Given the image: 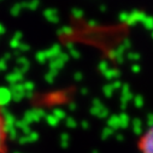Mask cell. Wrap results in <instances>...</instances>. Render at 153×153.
Segmentation results:
<instances>
[{
	"instance_id": "cell-2",
	"label": "cell",
	"mask_w": 153,
	"mask_h": 153,
	"mask_svg": "<svg viewBox=\"0 0 153 153\" xmlns=\"http://www.w3.org/2000/svg\"><path fill=\"white\" fill-rule=\"evenodd\" d=\"M136 146L139 153H153V124L139 136Z\"/></svg>"
},
{
	"instance_id": "cell-1",
	"label": "cell",
	"mask_w": 153,
	"mask_h": 153,
	"mask_svg": "<svg viewBox=\"0 0 153 153\" xmlns=\"http://www.w3.org/2000/svg\"><path fill=\"white\" fill-rule=\"evenodd\" d=\"M10 148V128L6 114L0 106V153H7Z\"/></svg>"
}]
</instances>
